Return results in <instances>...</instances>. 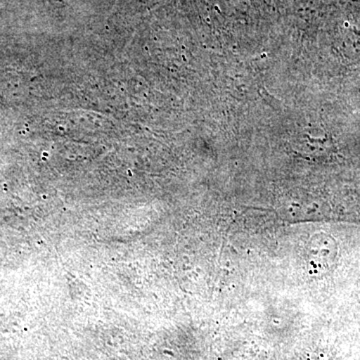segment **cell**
Listing matches in <instances>:
<instances>
[{
    "label": "cell",
    "instance_id": "cell-1",
    "mask_svg": "<svg viewBox=\"0 0 360 360\" xmlns=\"http://www.w3.org/2000/svg\"><path fill=\"white\" fill-rule=\"evenodd\" d=\"M338 240L328 232H316L305 245L304 264L307 274L321 277L329 274L338 262Z\"/></svg>",
    "mask_w": 360,
    "mask_h": 360
}]
</instances>
